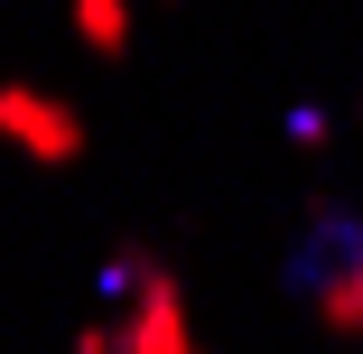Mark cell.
<instances>
[{"instance_id": "1", "label": "cell", "mask_w": 363, "mask_h": 354, "mask_svg": "<svg viewBox=\"0 0 363 354\" xmlns=\"http://www.w3.org/2000/svg\"><path fill=\"white\" fill-rule=\"evenodd\" d=\"M0 140H10L28 168H75V159H84V112L56 103V94L28 84V75H10V84H0Z\"/></svg>"}, {"instance_id": "2", "label": "cell", "mask_w": 363, "mask_h": 354, "mask_svg": "<svg viewBox=\"0 0 363 354\" xmlns=\"http://www.w3.org/2000/svg\"><path fill=\"white\" fill-rule=\"evenodd\" d=\"M121 354H196L177 270H159V261L140 270V289H130V317H121Z\"/></svg>"}, {"instance_id": "3", "label": "cell", "mask_w": 363, "mask_h": 354, "mask_svg": "<svg viewBox=\"0 0 363 354\" xmlns=\"http://www.w3.org/2000/svg\"><path fill=\"white\" fill-rule=\"evenodd\" d=\"M308 308H317L326 336H363V233L335 243V252L308 270Z\"/></svg>"}, {"instance_id": "4", "label": "cell", "mask_w": 363, "mask_h": 354, "mask_svg": "<svg viewBox=\"0 0 363 354\" xmlns=\"http://www.w3.org/2000/svg\"><path fill=\"white\" fill-rule=\"evenodd\" d=\"M65 19H75L84 56H103V65H121L130 38H140V10H130V0H65Z\"/></svg>"}, {"instance_id": "5", "label": "cell", "mask_w": 363, "mask_h": 354, "mask_svg": "<svg viewBox=\"0 0 363 354\" xmlns=\"http://www.w3.org/2000/svg\"><path fill=\"white\" fill-rule=\"evenodd\" d=\"M75 354H121V317H103V326H75Z\"/></svg>"}]
</instances>
